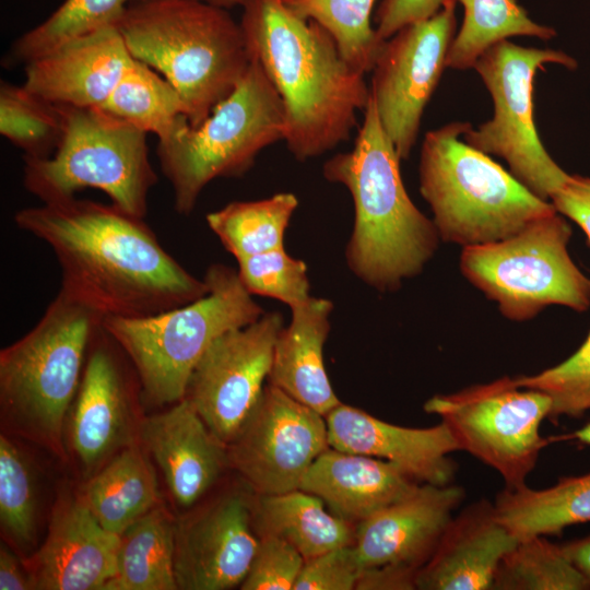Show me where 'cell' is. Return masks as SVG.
Returning a JSON list of instances; mask_svg holds the SVG:
<instances>
[{
  "instance_id": "1",
  "label": "cell",
  "mask_w": 590,
  "mask_h": 590,
  "mask_svg": "<svg viewBox=\"0 0 590 590\" xmlns=\"http://www.w3.org/2000/svg\"><path fill=\"white\" fill-rule=\"evenodd\" d=\"M14 222L49 246L60 290L104 318L156 315L208 292L204 279L170 256L144 219L114 204L74 197L21 209Z\"/></svg>"
},
{
  "instance_id": "2",
  "label": "cell",
  "mask_w": 590,
  "mask_h": 590,
  "mask_svg": "<svg viewBox=\"0 0 590 590\" xmlns=\"http://www.w3.org/2000/svg\"><path fill=\"white\" fill-rule=\"evenodd\" d=\"M240 26L250 52L279 93L283 141L298 161L350 139L370 88L365 73L342 56L332 35L281 0H246Z\"/></svg>"
},
{
  "instance_id": "3",
  "label": "cell",
  "mask_w": 590,
  "mask_h": 590,
  "mask_svg": "<svg viewBox=\"0 0 590 590\" xmlns=\"http://www.w3.org/2000/svg\"><path fill=\"white\" fill-rule=\"evenodd\" d=\"M363 113L353 149L330 157L322 173L352 196L354 226L345 249L349 268L369 286L390 292L423 271L440 237L433 220L405 190L401 158L371 96Z\"/></svg>"
},
{
  "instance_id": "4",
  "label": "cell",
  "mask_w": 590,
  "mask_h": 590,
  "mask_svg": "<svg viewBox=\"0 0 590 590\" xmlns=\"http://www.w3.org/2000/svg\"><path fill=\"white\" fill-rule=\"evenodd\" d=\"M131 56L179 93L199 126L247 72L251 56L227 9L199 0H132L116 25Z\"/></svg>"
},
{
  "instance_id": "5",
  "label": "cell",
  "mask_w": 590,
  "mask_h": 590,
  "mask_svg": "<svg viewBox=\"0 0 590 590\" xmlns=\"http://www.w3.org/2000/svg\"><path fill=\"white\" fill-rule=\"evenodd\" d=\"M104 317L63 291L38 322L0 352V413L7 432L64 459L66 420Z\"/></svg>"
},
{
  "instance_id": "6",
  "label": "cell",
  "mask_w": 590,
  "mask_h": 590,
  "mask_svg": "<svg viewBox=\"0 0 590 590\" xmlns=\"http://www.w3.org/2000/svg\"><path fill=\"white\" fill-rule=\"evenodd\" d=\"M470 127L453 121L428 131L418 165L420 191L440 239L462 248L503 240L556 211L462 140Z\"/></svg>"
},
{
  "instance_id": "7",
  "label": "cell",
  "mask_w": 590,
  "mask_h": 590,
  "mask_svg": "<svg viewBox=\"0 0 590 590\" xmlns=\"http://www.w3.org/2000/svg\"><path fill=\"white\" fill-rule=\"evenodd\" d=\"M203 279L208 292L191 303L146 317L103 319V328L123 351L142 392L154 404L182 400L191 374L211 343L264 314L237 270L215 263Z\"/></svg>"
},
{
  "instance_id": "8",
  "label": "cell",
  "mask_w": 590,
  "mask_h": 590,
  "mask_svg": "<svg viewBox=\"0 0 590 590\" xmlns=\"http://www.w3.org/2000/svg\"><path fill=\"white\" fill-rule=\"evenodd\" d=\"M63 133L45 158L23 157V185L42 203L68 200L85 188L105 192L111 204L144 219L157 182L146 133L102 107L59 105Z\"/></svg>"
},
{
  "instance_id": "9",
  "label": "cell",
  "mask_w": 590,
  "mask_h": 590,
  "mask_svg": "<svg viewBox=\"0 0 590 590\" xmlns=\"http://www.w3.org/2000/svg\"><path fill=\"white\" fill-rule=\"evenodd\" d=\"M284 131L282 99L262 67L251 58L235 90L199 126L189 123L157 145L176 211L190 214L213 179L244 175L263 149L283 140Z\"/></svg>"
},
{
  "instance_id": "10",
  "label": "cell",
  "mask_w": 590,
  "mask_h": 590,
  "mask_svg": "<svg viewBox=\"0 0 590 590\" xmlns=\"http://www.w3.org/2000/svg\"><path fill=\"white\" fill-rule=\"evenodd\" d=\"M571 234L554 211L503 240L462 248L460 271L509 320L527 321L551 305L583 312L590 279L569 255Z\"/></svg>"
},
{
  "instance_id": "11",
  "label": "cell",
  "mask_w": 590,
  "mask_h": 590,
  "mask_svg": "<svg viewBox=\"0 0 590 590\" xmlns=\"http://www.w3.org/2000/svg\"><path fill=\"white\" fill-rule=\"evenodd\" d=\"M547 63L577 68V61L562 50L524 47L508 39L488 48L473 68L492 96L494 114L479 128L471 126L463 139L504 158L520 182L550 201L569 174L545 150L534 121V79Z\"/></svg>"
},
{
  "instance_id": "12",
  "label": "cell",
  "mask_w": 590,
  "mask_h": 590,
  "mask_svg": "<svg viewBox=\"0 0 590 590\" xmlns=\"http://www.w3.org/2000/svg\"><path fill=\"white\" fill-rule=\"evenodd\" d=\"M543 392L500 377L487 384L435 394L424 404L456 439L459 450L475 457L503 477L506 487L526 484L541 451L554 439L544 438L540 426L551 412Z\"/></svg>"
},
{
  "instance_id": "13",
  "label": "cell",
  "mask_w": 590,
  "mask_h": 590,
  "mask_svg": "<svg viewBox=\"0 0 590 590\" xmlns=\"http://www.w3.org/2000/svg\"><path fill=\"white\" fill-rule=\"evenodd\" d=\"M323 417L278 387L264 385L226 445L229 469L257 495L299 489L312 462L330 447Z\"/></svg>"
},
{
  "instance_id": "14",
  "label": "cell",
  "mask_w": 590,
  "mask_h": 590,
  "mask_svg": "<svg viewBox=\"0 0 590 590\" xmlns=\"http://www.w3.org/2000/svg\"><path fill=\"white\" fill-rule=\"evenodd\" d=\"M457 1L399 30L384 42L373 68L370 96L401 160L416 142L422 116L438 85L456 35Z\"/></svg>"
},
{
  "instance_id": "15",
  "label": "cell",
  "mask_w": 590,
  "mask_h": 590,
  "mask_svg": "<svg viewBox=\"0 0 590 590\" xmlns=\"http://www.w3.org/2000/svg\"><path fill=\"white\" fill-rule=\"evenodd\" d=\"M282 328L281 314L270 311L248 326L221 334L191 374L185 398L225 445L261 394Z\"/></svg>"
},
{
  "instance_id": "16",
  "label": "cell",
  "mask_w": 590,
  "mask_h": 590,
  "mask_svg": "<svg viewBox=\"0 0 590 590\" xmlns=\"http://www.w3.org/2000/svg\"><path fill=\"white\" fill-rule=\"evenodd\" d=\"M125 353L105 331H96L80 388L69 412V442L86 479L122 449L139 442L134 390Z\"/></svg>"
},
{
  "instance_id": "17",
  "label": "cell",
  "mask_w": 590,
  "mask_h": 590,
  "mask_svg": "<svg viewBox=\"0 0 590 590\" xmlns=\"http://www.w3.org/2000/svg\"><path fill=\"white\" fill-rule=\"evenodd\" d=\"M252 503L241 492L228 493L176 521L178 589L226 590L243 583L259 544Z\"/></svg>"
},
{
  "instance_id": "18",
  "label": "cell",
  "mask_w": 590,
  "mask_h": 590,
  "mask_svg": "<svg viewBox=\"0 0 590 590\" xmlns=\"http://www.w3.org/2000/svg\"><path fill=\"white\" fill-rule=\"evenodd\" d=\"M464 495L458 485L421 483L404 498L357 523L354 545L364 569L396 568L416 577Z\"/></svg>"
},
{
  "instance_id": "19",
  "label": "cell",
  "mask_w": 590,
  "mask_h": 590,
  "mask_svg": "<svg viewBox=\"0 0 590 590\" xmlns=\"http://www.w3.org/2000/svg\"><path fill=\"white\" fill-rule=\"evenodd\" d=\"M118 544L119 535L98 522L80 494L60 497L45 541L23 560L33 590H107Z\"/></svg>"
},
{
  "instance_id": "20",
  "label": "cell",
  "mask_w": 590,
  "mask_h": 590,
  "mask_svg": "<svg viewBox=\"0 0 590 590\" xmlns=\"http://www.w3.org/2000/svg\"><path fill=\"white\" fill-rule=\"evenodd\" d=\"M331 448L389 461L418 483L451 484L459 447L448 427H404L340 403L327 416Z\"/></svg>"
},
{
  "instance_id": "21",
  "label": "cell",
  "mask_w": 590,
  "mask_h": 590,
  "mask_svg": "<svg viewBox=\"0 0 590 590\" xmlns=\"http://www.w3.org/2000/svg\"><path fill=\"white\" fill-rule=\"evenodd\" d=\"M134 60L109 25L27 62L23 85L57 105L102 107Z\"/></svg>"
},
{
  "instance_id": "22",
  "label": "cell",
  "mask_w": 590,
  "mask_h": 590,
  "mask_svg": "<svg viewBox=\"0 0 590 590\" xmlns=\"http://www.w3.org/2000/svg\"><path fill=\"white\" fill-rule=\"evenodd\" d=\"M139 440L161 469L175 503L190 508L229 468L226 445L184 398L140 422Z\"/></svg>"
},
{
  "instance_id": "23",
  "label": "cell",
  "mask_w": 590,
  "mask_h": 590,
  "mask_svg": "<svg viewBox=\"0 0 590 590\" xmlns=\"http://www.w3.org/2000/svg\"><path fill=\"white\" fill-rule=\"evenodd\" d=\"M517 543L494 504L477 500L451 518L416 576V589L491 590L500 560Z\"/></svg>"
},
{
  "instance_id": "24",
  "label": "cell",
  "mask_w": 590,
  "mask_h": 590,
  "mask_svg": "<svg viewBox=\"0 0 590 590\" xmlns=\"http://www.w3.org/2000/svg\"><path fill=\"white\" fill-rule=\"evenodd\" d=\"M418 484L389 461L329 447L312 462L299 489L318 496L338 517L359 523Z\"/></svg>"
},
{
  "instance_id": "25",
  "label": "cell",
  "mask_w": 590,
  "mask_h": 590,
  "mask_svg": "<svg viewBox=\"0 0 590 590\" xmlns=\"http://www.w3.org/2000/svg\"><path fill=\"white\" fill-rule=\"evenodd\" d=\"M332 308L329 299L311 296L291 308V321L276 338L268 376L269 384L324 417L341 403L323 363Z\"/></svg>"
},
{
  "instance_id": "26",
  "label": "cell",
  "mask_w": 590,
  "mask_h": 590,
  "mask_svg": "<svg viewBox=\"0 0 590 590\" xmlns=\"http://www.w3.org/2000/svg\"><path fill=\"white\" fill-rule=\"evenodd\" d=\"M146 453L140 441L122 449L80 492L98 522L117 535L162 503Z\"/></svg>"
},
{
  "instance_id": "27",
  "label": "cell",
  "mask_w": 590,
  "mask_h": 590,
  "mask_svg": "<svg viewBox=\"0 0 590 590\" xmlns=\"http://www.w3.org/2000/svg\"><path fill=\"white\" fill-rule=\"evenodd\" d=\"M252 503L258 535L272 534L292 544L306 559L354 544L352 523L326 511L318 496L295 489L275 495H257Z\"/></svg>"
},
{
  "instance_id": "28",
  "label": "cell",
  "mask_w": 590,
  "mask_h": 590,
  "mask_svg": "<svg viewBox=\"0 0 590 590\" xmlns=\"http://www.w3.org/2000/svg\"><path fill=\"white\" fill-rule=\"evenodd\" d=\"M500 522L520 541L556 535L590 521V472L565 476L547 488L505 487L495 500Z\"/></svg>"
},
{
  "instance_id": "29",
  "label": "cell",
  "mask_w": 590,
  "mask_h": 590,
  "mask_svg": "<svg viewBox=\"0 0 590 590\" xmlns=\"http://www.w3.org/2000/svg\"><path fill=\"white\" fill-rule=\"evenodd\" d=\"M176 520L161 503L119 535L117 573L107 590L178 589L175 556Z\"/></svg>"
},
{
  "instance_id": "30",
  "label": "cell",
  "mask_w": 590,
  "mask_h": 590,
  "mask_svg": "<svg viewBox=\"0 0 590 590\" xmlns=\"http://www.w3.org/2000/svg\"><path fill=\"white\" fill-rule=\"evenodd\" d=\"M102 108L145 133L153 132L158 143L167 142L190 123L177 90L137 59Z\"/></svg>"
},
{
  "instance_id": "31",
  "label": "cell",
  "mask_w": 590,
  "mask_h": 590,
  "mask_svg": "<svg viewBox=\"0 0 590 590\" xmlns=\"http://www.w3.org/2000/svg\"><path fill=\"white\" fill-rule=\"evenodd\" d=\"M298 200L281 192L256 201H234L205 216L211 231L237 260L284 247Z\"/></svg>"
},
{
  "instance_id": "32",
  "label": "cell",
  "mask_w": 590,
  "mask_h": 590,
  "mask_svg": "<svg viewBox=\"0 0 590 590\" xmlns=\"http://www.w3.org/2000/svg\"><path fill=\"white\" fill-rule=\"evenodd\" d=\"M464 16L449 47L446 67L464 70L493 45L514 36L552 39L556 31L529 17L516 0H457Z\"/></svg>"
},
{
  "instance_id": "33",
  "label": "cell",
  "mask_w": 590,
  "mask_h": 590,
  "mask_svg": "<svg viewBox=\"0 0 590 590\" xmlns=\"http://www.w3.org/2000/svg\"><path fill=\"white\" fill-rule=\"evenodd\" d=\"M495 590H587L590 582L569 558L563 544L544 535L518 541L500 560Z\"/></svg>"
},
{
  "instance_id": "34",
  "label": "cell",
  "mask_w": 590,
  "mask_h": 590,
  "mask_svg": "<svg viewBox=\"0 0 590 590\" xmlns=\"http://www.w3.org/2000/svg\"><path fill=\"white\" fill-rule=\"evenodd\" d=\"M298 16L326 28L355 69L373 70L384 42L371 25L376 0H281Z\"/></svg>"
},
{
  "instance_id": "35",
  "label": "cell",
  "mask_w": 590,
  "mask_h": 590,
  "mask_svg": "<svg viewBox=\"0 0 590 590\" xmlns=\"http://www.w3.org/2000/svg\"><path fill=\"white\" fill-rule=\"evenodd\" d=\"M0 132L24 152L23 157H49L63 133L61 107L24 85L1 82Z\"/></svg>"
},
{
  "instance_id": "36",
  "label": "cell",
  "mask_w": 590,
  "mask_h": 590,
  "mask_svg": "<svg viewBox=\"0 0 590 590\" xmlns=\"http://www.w3.org/2000/svg\"><path fill=\"white\" fill-rule=\"evenodd\" d=\"M132 0H64L45 21L19 37L13 60L25 64L61 44L117 25Z\"/></svg>"
},
{
  "instance_id": "37",
  "label": "cell",
  "mask_w": 590,
  "mask_h": 590,
  "mask_svg": "<svg viewBox=\"0 0 590 590\" xmlns=\"http://www.w3.org/2000/svg\"><path fill=\"white\" fill-rule=\"evenodd\" d=\"M0 523L4 538L24 554L37 535L36 483L28 458L7 435L0 437Z\"/></svg>"
},
{
  "instance_id": "38",
  "label": "cell",
  "mask_w": 590,
  "mask_h": 590,
  "mask_svg": "<svg viewBox=\"0 0 590 590\" xmlns=\"http://www.w3.org/2000/svg\"><path fill=\"white\" fill-rule=\"evenodd\" d=\"M522 388L545 393L552 402L548 418L580 417L590 410V332L564 362L539 374L516 377Z\"/></svg>"
},
{
  "instance_id": "39",
  "label": "cell",
  "mask_w": 590,
  "mask_h": 590,
  "mask_svg": "<svg viewBox=\"0 0 590 590\" xmlns=\"http://www.w3.org/2000/svg\"><path fill=\"white\" fill-rule=\"evenodd\" d=\"M238 276L251 295L271 297L293 308L309 295L307 267L283 248L237 260Z\"/></svg>"
},
{
  "instance_id": "40",
  "label": "cell",
  "mask_w": 590,
  "mask_h": 590,
  "mask_svg": "<svg viewBox=\"0 0 590 590\" xmlns=\"http://www.w3.org/2000/svg\"><path fill=\"white\" fill-rule=\"evenodd\" d=\"M305 558L287 541L259 535V544L241 590H293Z\"/></svg>"
},
{
  "instance_id": "41",
  "label": "cell",
  "mask_w": 590,
  "mask_h": 590,
  "mask_svg": "<svg viewBox=\"0 0 590 590\" xmlns=\"http://www.w3.org/2000/svg\"><path fill=\"white\" fill-rule=\"evenodd\" d=\"M363 564L354 544L306 559L293 590L356 589Z\"/></svg>"
},
{
  "instance_id": "42",
  "label": "cell",
  "mask_w": 590,
  "mask_h": 590,
  "mask_svg": "<svg viewBox=\"0 0 590 590\" xmlns=\"http://www.w3.org/2000/svg\"><path fill=\"white\" fill-rule=\"evenodd\" d=\"M450 1L453 0H382L374 16L377 35L386 40L402 27L433 16Z\"/></svg>"
},
{
  "instance_id": "43",
  "label": "cell",
  "mask_w": 590,
  "mask_h": 590,
  "mask_svg": "<svg viewBox=\"0 0 590 590\" xmlns=\"http://www.w3.org/2000/svg\"><path fill=\"white\" fill-rule=\"evenodd\" d=\"M550 201L582 229L590 245V177L569 175Z\"/></svg>"
},
{
  "instance_id": "44",
  "label": "cell",
  "mask_w": 590,
  "mask_h": 590,
  "mask_svg": "<svg viewBox=\"0 0 590 590\" xmlns=\"http://www.w3.org/2000/svg\"><path fill=\"white\" fill-rule=\"evenodd\" d=\"M0 589L33 590V585L24 562L20 560L7 545L0 547Z\"/></svg>"
},
{
  "instance_id": "45",
  "label": "cell",
  "mask_w": 590,
  "mask_h": 590,
  "mask_svg": "<svg viewBox=\"0 0 590 590\" xmlns=\"http://www.w3.org/2000/svg\"><path fill=\"white\" fill-rule=\"evenodd\" d=\"M575 566L590 582V535L563 544Z\"/></svg>"
},
{
  "instance_id": "46",
  "label": "cell",
  "mask_w": 590,
  "mask_h": 590,
  "mask_svg": "<svg viewBox=\"0 0 590 590\" xmlns=\"http://www.w3.org/2000/svg\"><path fill=\"white\" fill-rule=\"evenodd\" d=\"M560 437H563V439H575L583 445H590V423L571 434Z\"/></svg>"
},
{
  "instance_id": "47",
  "label": "cell",
  "mask_w": 590,
  "mask_h": 590,
  "mask_svg": "<svg viewBox=\"0 0 590 590\" xmlns=\"http://www.w3.org/2000/svg\"><path fill=\"white\" fill-rule=\"evenodd\" d=\"M224 9L243 7L246 0H199Z\"/></svg>"
}]
</instances>
